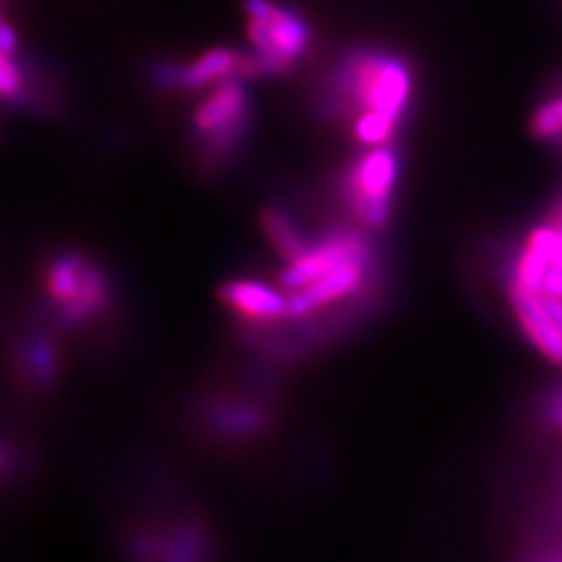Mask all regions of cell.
<instances>
[{
    "label": "cell",
    "instance_id": "obj_4",
    "mask_svg": "<svg viewBox=\"0 0 562 562\" xmlns=\"http://www.w3.org/2000/svg\"><path fill=\"white\" fill-rule=\"evenodd\" d=\"M46 290L65 325L94 319L107 304L102 273L82 254H61L48 267Z\"/></svg>",
    "mask_w": 562,
    "mask_h": 562
},
{
    "label": "cell",
    "instance_id": "obj_8",
    "mask_svg": "<svg viewBox=\"0 0 562 562\" xmlns=\"http://www.w3.org/2000/svg\"><path fill=\"white\" fill-rule=\"evenodd\" d=\"M510 306L521 323L525 336L533 342L548 361L562 367V331L550 317L544 298L538 292H531L519 281L510 279L508 284Z\"/></svg>",
    "mask_w": 562,
    "mask_h": 562
},
{
    "label": "cell",
    "instance_id": "obj_10",
    "mask_svg": "<svg viewBox=\"0 0 562 562\" xmlns=\"http://www.w3.org/2000/svg\"><path fill=\"white\" fill-rule=\"evenodd\" d=\"M242 63L244 57L234 53V50L213 48L186 67H165L161 71V78L171 86L196 90L227 82L234 73H242Z\"/></svg>",
    "mask_w": 562,
    "mask_h": 562
},
{
    "label": "cell",
    "instance_id": "obj_5",
    "mask_svg": "<svg viewBox=\"0 0 562 562\" xmlns=\"http://www.w3.org/2000/svg\"><path fill=\"white\" fill-rule=\"evenodd\" d=\"M398 169L400 165L394 150L375 146L348 171L344 182L346 200L352 213L365 225L381 227L388 221Z\"/></svg>",
    "mask_w": 562,
    "mask_h": 562
},
{
    "label": "cell",
    "instance_id": "obj_7",
    "mask_svg": "<svg viewBox=\"0 0 562 562\" xmlns=\"http://www.w3.org/2000/svg\"><path fill=\"white\" fill-rule=\"evenodd\" d=\"M361 254H369L367 242L352 232H336L315 246L306 250L300 259L288 263L284 275H281V284L288 290H300L309 286L311 281L327 273L329 269L338 267L344 261H350Z\"/></svg>",
    "mask_w": 562,
    "mask_h": 562
},
{
    "label": "cell",
    "instance_id": "obj_14",
    "mask_svg": "<svg viewBox=\"0 0 562 562\" xmlns=\"http://www.w3.org/2000/svg\"><path fill=\"white\" fill-rule=\"evenodd\" d=\"M15 46H17V40H15L13 28L5 21L3 23V55H11Z\"/></svg>",
    "mask_w": 562,
    "mask_h": 562
},
{
    "label": "cell",
    "instance_id": "obj_9",
    "mask_svg": "<svg viewBox=\"0 0 562 562\" xmlns=\"http://www.w3.org/2000/svg\"><path fill=\"white\" fill-rule=\"evenodd\" d=\"M221 300L250 321H279L288 317V298L254 279H236L221 288Z\"/></svg>",
    "mask_w": 562,
    "mask_h": 562
},
{
    "label": "cell",
    "instance_id": "obj_17",
    "mask_svg": "<svg viewBox=\"0 0 562 562\" xmlns=\"http://www.w3.org/2000/svg\"><path fill=\"white\" fill-rule=\"evenodd\" d=\"M550 105L554 107V111H556V115H558V119H560V125H562V96L552 98V100H550Z\"/></svg>",
    "mask_w": 562,
    "mask_h": 562
},
{
    "label": "cell",
    "instance_id": "obj_1",
    "mask_svg": "<svg viewBox=\"0 0 562 562\" xmlns=\"http://www.w3.org/2000/svg\"><path fill=\"white\" fill-rule=\"evenodd\" d=\"M338 92L352 111L402 119L413 94V73L396 55L359 53L348 59L338 78Z\"/></svg>",
    "mask_w": 562,
    "mask_h": 562
},
{
    "label": "cell",
    "instance_id": "obj_3",
    "mask_svg": "<svg viewBox=\"0 0 562 562\" xmlns=\"http://www.w3.org/2000/svg\"><path fill=\"white\" fill-rule=\"evenodd\" d=\"M248 94L238 82H221L194 111L192 123L202 140V155L211 163L227 159L246 136Z\"/></svg>",
    "mask_w": 562,
    "mask_h": 562
},
{
    "label": "cell",
    "instance_id": "obj_15",
    "mask_svg": "<svg viewBox=\"0 0 562 562\" xmlns=\"http://www.w3.org/2000/svg\"><path fill=\"white\" fill-rule=\"evenodd\" d=\"M552 421L562 427V390L554 396V402H552V413H550Z\"/></svg>",
    "mask_w": 562,
    "mask_h": 562
},
{
    "label": "cell",
    "instance_id": "obj_6",
    "mask_svg": "<svg viewBox=\"0 0 562 562\" xmlns=\"http://www.w3.org/2000/svg\"><path fill=\"white\" fill-rule=\"evenodd\" d=\"M369 254H361L350 261L329 269L309 286L294 290L288 298V317H311L331 304L359 294L369 279Z\"/></svg>",
    "mask_w": 562,
    "mask_h": 562
},
{
    "label": "cell",
    "instance_id": "obj_12",
    "mask_svg": "<svg viewBox=\"0 0 562 562\" xmlns=\"http://www.w3.org/2000/svg\"><path fill=\"white\" fill-rule=\"evenodd\" d=\"M550 267H552V261L548 254L542 248H535V246L527 244L519 254L513 279L519 281V284L525 286L527 290L540 294L544 277Z\"/></svg>",
    "mask_w": 562,
    "mask_h": 562
},
{
    "label": "cell",
    "instance_id": "obj_13",
    "mask_svg": "<svg viewBox=\"0 0 562 562\" xmlns=\"http://www.w3.org/2000/svg\"><path fill=\"white\" fill-rule=\"evenodd\" d=\"M0 90L7 100L19 98L23 90V78L19 67L13 63L11 55H3V65H0Z\"/></svg>",
    "mask_w": 562,
    "mask_h": 562
},
{
    "label": "cell",
    "instance_id": "obj_11",
    "mask_svg": "<svg viewBox=\"0 0 562 562\" xmlns=\"http://www.w3.org/2000/svg\"><path fill=\"white\" fill-rule=\"evenodd\" d=\"M261 223L265 227V234L269 236L275 250L284 257L288 263L300 259L302 254L311 248V244L304 240L300 229L294 225V221L279 209H267L261 217Z\"/></svg>",
    "mask_w": 562,
    "mask_h": 562
},
{
    "label": "cell",
    "instance_id": "obj_2",
    "mask_svg": "<svg viewBox=\"0 0 562 562\" xmlns=\"http://www.w3.org/2000/svg\"><path fill=\"white\" fill-rule=\"evenodd\" d=\"M248 40L254 48L244 57V75L284 73L302 57L309 46V30L304 21L288 9H279L271 0H246Z\"/></svg>",
    "mask_w": 562,
    "mask_h": 562
},
{
    "label": "cell",
    "instance_id": "obj_16",
    "mask_svg": "<svg viewBox=\"0 0 562 562\" xmlns=\"http://www.w3.org/2000/svg\"><path fill=\"white\" fill-rule=\"evenodd\" d=\"M550 223L562 229V200L556 204V209H554V213H552V221H550Z\"/></svg>",
    "mask_w": 562,
    "mask_h": 562
}]
</instances>
